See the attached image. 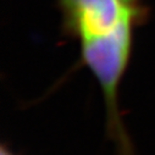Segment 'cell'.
<instances>
[{
	"mask_svg": "<svg viewBox=\"0 0 155 155\" xmlns=\"http://www.w3.org/2000/svg\"><path fill=\"white\" fill-rule=\"evenodd\" d=\"M133 21H125L106 35L81 41L83 61L103 91L107 136L116 144L117 155H133L132 143L119 110V86L128 62Z\"/></svg>",
	"mask_w": 155,
	"mask_h": 155,
	"instance_id": "6da1fadb",
	"label": "cell"
},
{
	"mask_svg": "<svg viewBox=\"0 0 155 155\" xmlns=\"http://www.w3.org/2000/svg\"><path fill=\"white\" fill-rule=\"evenodd\" d=\"M0 155H15L10 149H8L5 145H3V148H2V153H0Z\"/></svg>",
	"mask_w": 155,
	"mask_h": 155,
	"instance_id": "3957f363",
	"label": "cell"
},
{
	"mask_svg": "<svg viewBox=\"0 0 155 155\" xmlns=\"http://www.w3.org/2000/svg\"><path fill=\"white\" fill-rule=\"evenodd\" d=\"M68 22L81 41L106 35L121 23L134 20V0H60Z\"/></svg>",
	"mask_w": 155,
	"mask_h": 155,
	"instance_id": "7a4b0ae2",
	"label": "cell"
}]
</instances>
